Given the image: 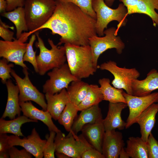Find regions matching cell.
Returning <instances> with one entry per match:
<instances>
[{
  "label": "cell",
  "instance_id": "obj_3",
  "mask_svg": "<svg viewBox=\"0 0 158 158\" xmlns=\"http://www.w3.org/2000/svg\"><path fill=\"white\" fill-rule=\"evenodd\" d=\"M35 34L38 40L35 46L40 50L39 54L36 57L38 73L43 75L50 70L59 67L65 63L67 60L65 48L64 46L55 45L52 40L49 38L48 42L51 48L49 49L45 47L38 31Z\"/></svg>",
  "mask_w": 158,
  "mask_h": 158
},
{
  "label": "cell",
  "instance_id": "obj_21",
  "mask_svg": "<svg viewBox=\"0 0 158 158\" xmlns=\"http://www.w3.org/2000/svg\"><path fill=\"white\" fill-rule=\"evenodd\" d=\"M81 131L88 142L102 153V144L105 132L103 119L95 123L85 125Z\"/></svg>",
  "mask_w": 158,
  "mask_h": 158
},
{
  "label": "cell",
  "instance_id": "obj_43",
  "mask_svg": "<svg viewBox=\"0 0 158 158\" xmlns=\"http://www.w3.org/2000/svg\"><path fill=\"white\" fill-rule=\"evenodd\" d=\"M9 157L8 150L0 152V158H8Z\"/></svg>",
  "mask_w": 158,
  "mask_h": 158
},
{
  "label": "cell",
  "instance_id": "obj_39",
  "mask_svg": "<svg viewBox=\"0 0 158 158\" xmlns=\"http://www.w3.org/2000/svg\"><path fill=\"white\" fill-rule=\"evenodd\" d=\"M7 2L6 11H12L20 7H23L25 0H6Z\"/></svg>",
  "mask_w": 158,
  "mask_h": 158
},
{
  "label": "cell",
  "instance_id": "obj_20",
  "mask_svg": "<svg viewBox=\"0 0 158 158\" xmlns=\"http://www.w3.org/2000/svg\"><path fill=\"white\" fill-rule=\"evenodd\" d=\"M47 101V110L55 120H58L67 104L70 102L69 95L67 89L64 88L58 93L54 95L45 93Z\"/></svg>",
  "mask_w": 158,
  "mask_h": 158
},
{
  "label": "cell",
  "instance_id": "obj_22",
  "mask_svg": "<svg viewBox=\"0 0 158 158\" xmlns=\"http://www.w3.org/2000/svg\"><path fill=\"white\" fill-rule=\"evenodd\" d=\"M158 112V103H153L143 111L136 120V123L140 126L141 138L146 142L154 126Z\"/></svg>",
  "mask_w": 158,
  "mask_h": 158
},
{
  "label": "cell",
  "instance_id": "obj_26",
  "mask_svg": "<svg viewBox=\"0 0 158 158\" xmlns=\"http://www.w3.org/2000/svg\"><path fill=\"white\" fill-rule=\"evenodd\" d=\"M1 15L8 19L15 25L16 30V39L20 37L23 32L29 30L23 7H18L12 11L1 13Z\"/></svg>",
  "mask_w": 158,
  "mask_h": 158
},
{
  "label": "cell",
  "instance_id": "obj_13",
  "mask_svg": "<svg viewBox=\"0 0 158 158\" xmlns=\"http://www.w3.org/2000/svg\"><path fill=\"white\" fill-rule=\"evenodd\" d=\"M46 141L40 138L35 128L32 129L30 135L23 139L15 135L8 136L10 148L15 146H21L36 158L43 157V150Z\"/></svg>",
  "mask_w": 158,
  "mask_h": 158
},
{
  "label": "cell",
  "instance_id": "obj_33",
  "mask_svg": "<svg viewBox=\"0 0 158 158\" xmlns=\"http://www.w3.org/2000/svg\"><path fill=\"white\" fill-rule=\"evenodd\" d=\"M56 134L54 131H50L49 135L46 137L47 141L43 151L44 158H55L56 146L54 139Z\"/></svg>",
  "mask_w": 158,
  "mask_h": 158
},
{
  "label": "cell",
  "instance_id": "obj_37",
  "mask_svg": "<svg viewBox=\"0 0 158 158\" xmlns=\"http://www.w3.org/2000/svg\"><path fill=\"white\" fill-rule=\"evenodd\" d=\"M8 152L11 158H31L32 155L25 149L19 150L14 146L9 149Z\"/></svg>",
  "mask_w": 158,
  "mask_h": 158
},
{
  "label": "cell",
  "instance_id": "obj_19",
  "mask_svg": "<svg viewBox=\"0 0 158 158\" xmlns=\"http://www.w3.org/2000/svg\"><path fill=\"white\" fill-rule=\"evenodd\" d=\"M5 84L8 98L6 108L1 118L8 117L13 119L17 115L20 116L22 111L19 99V89L17 85H15L10 79L7 80Z\"/></svg>",
  "mask_w": 158,
  "mask_h": 158
},
{
  "label": "cell",
  "instance_id": "obj_30",
  "mask_svg": "<svg viewBox=\"0 0 158 158\" xmlns=\"http://www.w3.org/2000/svg\"><path fill=\"white\" fill-rule=\"evenodd\" d=\"M78 111L77 107L70 102L67 104L59 116L58 121L67 131L74 133L72 127Z\"/></svg>",
  "mask_w": 158,
  "mask_h": 158
},
{
  "label": "cell",
  "instance_id": "obj_4",
  "mask_svg": "<svg viewBox=\"0 0 158 158\" xmlns=\"http://www.w3.org/2000/svg\"><path fill=\"white\" fill-rule=\"evenodd\" d=\"M92 5L96 15L95 29L99 36L104 35L105 29L107 28L109 23L112 21H116L118 23L116 29L117 32L121 27L126 25L127 10L122 3L120 4L116 9L108 6L104 0H93Z\"/></svg>",
  "mask_w": 158,
  "mask_h": 158
},
{
  "label": "cell",
  "instance_id": "obj_5",
  "mask_svg": "<svg viewBox=\"0 0 158 158\" xmlns=\"http://www.w3.org/2000/svg\"><path fill=\"white\" fill-rule=\"evenodd\" d=\"M56 6L55 0H25L24 8L27 25L31 35L48 21Z\"/></svg>",
  "mask_w": 158,
  "mask_h": 158
},
{
  "label": "cell",
  "instance_id": "obj_35",
  "mask_svg": "<svg viewBox=\"0 0 158 158\" xmlns=\"http://www.w3.org/2000/svg\"><path fill=\"white\" fill-rule=\"evenodd\" d=\"M147 144L148 158H158V141L154 138L152 133L149 135Z\"/></svg>",
  "mask_w": 158,
  "mask_h": 158
},
{
  "label": "cell",
  "instance_id": "obj_42",
  "mask_svg": "<svg viewBox=\"0 0 158 158\" xmlns=\"http://www.w3.org/2000/svg\"><path fill=\"white\" fill-rule=\"evenodd\" d=\"M119 158H129L127 153L125 150V148L123 147L120 151L119 155Z\"/></svg>",
  "mask_w": 158,
  "mask_h": 158
},
{
  "label": "cell",
  "instance_id": "obj_23",
  "mask_svg": "<svg viewBox=\"0 0 158 158\" xmlns=\"http://www.w3.org/2000/svg\"><path fill=\"white\" fill-rule=\"evenodd\" d=\"M76 117L72 127L73 132L77 135L85 125L92 124L102 120V114L99 104L92 106L81 111Z\"/></svg>",
  "mask_w": 158,
  "mask_h": 158
},
{
  "label": "cell",
  "instance_id": "obj_44",
  "mask_svg": "<svg viewBox=\"0 0 158 158\" xmlns=\"http://www.w3.org/2000/svg\"><path fill=\"white\" fill-rule=\"evenodd\" d=\"M55 154L57 157L58 158H69L68 156L62 153L55 152Z\"/></svg>",
  "mask_w": 158,
  "mask_h": 158
},
{
  "label": "cell",
  "instance_id": "obj_31",
  "mask_svg": "<svg viewBox=\"0 0 158 158\" xmlns=\"http://www.w3.org/2000/svg\"><path fill=\"white\" fill-rule=\"evenodd\" d=\"M35 34L32 35L30 39L29 42L27 43L26 51L24 55L23 61L30 63L33 66L35 72L38 73L36 56L37 51H35L33 48V44L36 39Z\"/></svg>",
  "mask_w": 158,
  "mask_h": 158
},
{
  "label": "cell",
  "instance_id": "obj_25",
  "mask_svg": "<svg viewBox=\"0 0 158 158\" xmlns=\"http://www.w3.org/2000/svg\"><path fill=\"white\" fill-rule=\"evenodd\" d=\"M38 121L30 119L23 115L10 120L0 119V134L10 133L18 136L24 137L21 127L23 124L28 122H37Z\"/></svg>",
  "mask_w": 158,
  "mask_h": 158
},
{
  "label": "cell",
  "instance_id": "obj_27",
  "mask_svg": "<svg viewBox=\"0 0 158 158\" xmlns=\"http://www.w3.org/2000/svg\"><path fill=\"white\" fill-rule=\"evenodd\" d=\"M126 142L125 150L129 157L148 158L147 142L141 137H130Z\"/></svg>",
  "mask_w": 158,
  "mask_h": 158
},
{
  "label": "cell",
  "instance_id": "obj_18",
  "mask_svg": "<svg viewBox=\"0 0 158 158\" xmlns=\"http://www.w3.org/2000/svg\"><path fill=\"white\" fill-rule=\"evenodd\" d=\"M131 88L133 95L144 96L150 94L152 91L158 89V71L153 69L148 72L144 79L133 80Z\"/></svg>",
  "mask_w": 158,
  "mask_h": 158
},
{
  "label": "cell",
  "instance_id": "obj_32",
  "mask_svg": "<svg viewBox=\"0 0 158 158\" xmlns=\"http://www.w3.org/2000/svg\"><path fill=\"white\" fill-rule=\"evenodd\" d=\"M71 3L79 7L85 13L96 20V13L92 5L93 0H55Z\"/></svg>",
  "mask_w": 158,
  "mask_h": 158
},
{
  "label": "cell",
  "instance_id": "obj_45",
  "mask_svg": "<svg viewBox=\"0 0 158 158\" xmlns=\"http://www.w3.org/2000/svg\"><path fill=\"white\" fill-rule=\"evenodd\" d=\"M115 1V0H104L105 4L109 7L112 6Z\"/></svg>",
  "mask_w": 158,
  "mask_h": 158
},
{
  "label": "cell",
  "instance_id": "obj_36",
  "mask_svg": "<svg viewBox=\"0 0 158 158\" xmlns=\"http://www.w3.org/2000/svg\"><path fill=\"white\" fill-rule=\"evenodd\" d=\"M9 28L14 29V27L10 26L3 22L0 19V36L6 41H11L16 39L14 37V33Z\"/></svg>",
  "mask_w": 158,
  "mask_h": 158
},
{
  "label": "cell",
  "instance_id": "obj_9",
  "mask_svg": "<svg viewBox=\"0 0 158 158\" xmlns=\"http://www.w3.org/2000/svg\"><path fill=\"white\" fill-rule=\"evenodd\" d=\"M31 35L29 32H24L18 39L11 41L0 40V57L6 59L8 62L14 63L23 68L28 67L24 63L23 58L27 43L25 42Z\"/></svg>",
  "mask_w": 158,
  "mask_h": 158
},
{
  "label": "cell",
  "instance_id": "obj_40",
  "mask_svg": "<svg viewBox=\"0 0 158 158\" xmlns=\"http://www.w3.org/2000/svg\"><path fill=\"white\" fill-rule=\"evenodd\" d=\"M9 148L8 136L6 133L0 134V152L8 151Z\"/></svg>",
  "mask_w": 158,
  "mask_h": 158
},
{
  "label": "cell",
  "instance_id": "obj_8",
  "mask_svg": "<svg viewBox=\"0 0 158 158\" xmlns=\"http://www.w3.org/2000/svg\"><path fill=\"white\" fill-rule=\"evenodd\" d=\"M98 68L107 71L113 75L114 79L111 83L113 87L117 89H123L127 94L132 95V81L137 79L140 75L136 68L120 67L115 61L109 60L98 66Z\"/></svg>",
  "mask_w": 158,
  "mask_h": 158
},
{
  "label": "cell",
  "instance_id": "obj_34",
  "mask_svg": "<svg viewBox=\"0 0 158 158\" xmlns=\"http://www.w3.org/2000/svg\"><path fill=\"white\" fill-rule=\"evenodd\" d=\"M8 62L4 58L0 60V78L3 84L11 78V73L14 65L13 63L8 64Z\"/></svg>",
  "mask_w": 158,
  "mask_h": 158
},
{
  "label": "cell",
  "instance_id": "obj_24",
  "mask_svg": "<svg viewBox=\"0 0 158 158\" xmlns=\"http://www.w3.org/2000/svg\"><path fill=\"white\" fill-rule=\"evenodd\" d=\"M98 83L103 95V100L112 103L123 102L126 104L125 98L123 94V89L112 87L110 84V80L109 78L100 79Z\"/></svg>",
  "mask_w": 158,
  "mask_h": 158
},
{
  "label": "cell",
  "instance_id": "obj_10",
  "mask_svg": "<svg viewBox=\"0 0 158 158\" xmlns=\"http://www.w3.org/2000/svg\"><path fill=\"white\" fill-rule=\"evenodd\" d=\"M24 77L22 78L12 69L11 75L15 79L19 89V102L32 101L40 105L44 111L47 110L45 96L32 84L28 76V68H23Z\"/></svg>",
  "mask_w": 158,
  "mask_h": 158
},
{
  "label": "cell",
  "instance_id": "obj_11",
  "mask_svg": "<svg viewBox=\"0 0 158 158\" xmlns=\"http://www.w3.org/2000/svg\"><path fill=\"white\" fill-rule=\"evenodd\" d=\"M49 78L43 86L45 93L54 95L59 92L63 89L68 88L70 83L78 80L71 73L67 63L54 68L47 73Z\"/></svg>",
  "mask_w": 158,
  "mask_h": 158
},
{
  "label": "cell",
  "instance_id": "obj_16",
  "mask_svg": "<svg viewBox=\"0 0 158 158\" xmlns=\"http://www.w3.org/2000/svg\"><path fill=\"white\" fill-rule=\"evenodd\" d=\"M19 103L23 115L30 119L41 121L47 126L50 132L53 131L56 133L61 131L53 123L52 116L48 111L37 109L30 101Z\"/></svg>",
  "mask_w": 158,
  "mask_h": 158
},
{
  "label": "cell",
  "instance_id": "obj_28",
  "mask_svg": "<svg viewBox=\"0 0 158 158\" xmlns=\"http://www.w3.org/2000/svg\"><path fill=\"white\" fill-rule=\"evenodd\" d=\"M89 85L80 79L72 81L67 89L70 102L77 107L85 97Z\"/></svg>",
  "mask_w": 158,
  "mask_h": 158
},
{
  "label": "cell",
  "instance_id": "obj_17",
  "mask_svg": "<svg viewBox=\"0 0 158 158\" xmlns=\"http://www.w3.org/2000/svg\"><path fill=\"white\" fill-rule=\"evenodd\" d=\"M127 107V104L123 102H109L107 116L103 119L105 131L116 129L122 130L125 128L126 122L122 120L121 114L122 111Z\"/></svg>",
  "mask_w": 158,
  "mask_h": 158
},
{
  "label": "cell",
  "instance_id": "obj_2",
  "mask_svg": "<svg viewBox=\"0 0 158 158\" xmlns=\"http://www.w3.org/2000/svg\"><path fill=\"white\" fill-rule=\"evenodd\" d=\"M64 46L67 64L74 76L81 80L94 74L98 68L94 64L89 45L77 46L65 44Z\"/></svg>",
  "mask_w": 158,
  "mask_h": 158
},
{
  "label": "cell",
  "instance_id": "obj_7",
  "mask_svg": "<svg viewBox=\"0 0 158 158\" xmlns=\"http://www.w3.org/2000/svg\"><path fill=\"white\" fill-rule=\"evenodd\" d=\"M56 134L55 152L64 153L70 158H81L85 151L93 147L82 134L78 135L69 132L66 135L61 131Z\"/></svg>",
  "mask_w": 158,
  "mask_h": 158
},
{
  "label": "cell",
  "instance_id": "obj_14",
  "mask_svg": "<svg viewBox=\"0 0 158 158\" xmlns=\"http://www.w3.org/2000/svg\"><path fill=\"white\" fill-rule=\"evenodd\" d=\"M126 7L128 15L142 13L149 16L154 26L158 27V0H118Z\"/></svg>",
  "mask_w": 158,
  "mask_h": 158
},
{
  "label": "cell",
  "instance_id": "obj_29",
  "mask_svg": "<svg viewBox=\"0 0 158 158\" xmlns=\"http://www.w3.org/2000/svg\"><path fill=\"white\" fill-rule=\"evenodd\" d=\"M102 100L103 96L100 87L96 84H90L85 97L77 108L79 111H81L99 104Z\"/></svg>",
  "mask_w": 158,
  "mask_h": 158
},
{
  "label": "cell",
  "instance_id": "obj_38",
  "mask_svg": "<svg viewBox=\"0 0 158 158\" xmlns=\"http://www.w3.org/2000/svg\"><path fill=\"white\" fill-rule=\"evenodd\" d=\"M81 158H105L102 153L94 148L85 151L82 154Z\"/></svg>",
  "mask_w": 158,
  "mask_h": 158
},
{
  "label": "cell",
  "instance_id": "obj_6",
  "mask_svg": "<svg viewBox=\"0 0 158 158\" xmlns=\"http://www.w3.org/2000/svg\"><path fill=\"white\" fill-rule=\"evenodd\" d=\"M116 29L111 27L104 30V36L97 35L89 39V44L95 66L98 68V61L100 56L108 49L114 48L118 54H122L125 47L124 43L119 36H117Z\"/></svg>",
  "mask_w": 158,
  "mask_h": 158
},
{
  "label": "cell",
  "instance_id": "obj_41",
  "mask_svg": "<svg viewBox=\"0 0 158 158\" xmlns=\"http://www.w3.org/2000/svg\"><path fill=\"white\" fill-rule=\"evenodd\" d=\"M7 2L6 0H0V12L1 13L6 11Z\"/></svg>",
  "mask_w": 158,
  "mask_h": 158
},
{
  "label": "cell",
  "instance_id": "obj_12",
  "mask_svg": "<svg viewBox=\"0 0 158 158\" xmlns=\"http://www.w3.org/2000/svg\"><path fill=\"white\" fill-rule=\"evenodd\" d=\"M123 94L129 109V115L126 122V129L136 123L139 116L148 107L153 103L158 102V92L144 96H134L124 91Z\"/></svg>",
  "mask_w": 158,
  "mask_h": 158
},
{
  "label": "cell",
  "instance_id": "obj_1",
  "mask_svg": "<svg viewBox=\"0 0 158 158\" xmlns=\"http://www.w3.org/2000/svg\"><path fill=\"white\" fill-rule=\"evenodd\" d=\"M56 7L48 21L34 33L44 29L51 30L52 34L61 37L57 44H69L77 46L89 45V39L97 35L96 20L74 4L56 1Z\"/></svg>",
  "mask_w": 158,
  "mask_h": 158
},
{
  "label": "cell",
  "instance_id": "obj_15",
  "mask_svg": "<svg viewBox=\"0 0 158 158\" xmlns=\"http://www.w3.org/2000/svg\"><path fill=\"white\" fill-rule=\"evenodd\" d=\"M124 146L121 133L115 130L105 132L102 146V153L105 158H119Z\"/></svg>",
  "mask_w": 158,
  "mask_h": 158
}]
</instances>
